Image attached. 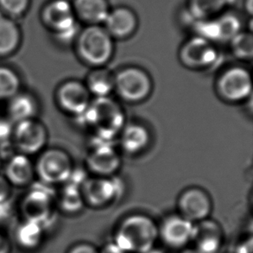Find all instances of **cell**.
Returning <instances> with one entry per match:
<instances>
[{
  "label": "cell",
  "mask_w": 253,
  "mask_h": 253,
  "mask_svg": "<svg viewBox=\"0 0 253 253\" xmlns=\"http://www.w3.org/2000/svg\"><path fill=\"white\" fill-rule=\"evenodd\" d=\"M105 23V29L112 38L124 39L130 37L137 28L136 14L127 7H118L109 11Z\"/></svg>",
  "instance_id": "obj_17"
},
{
  "label": "cell",
  "mask_w": 253,
  "mask_h": 253,
  "mask_svg": "<svg viewBox=\"0 0 253 253\" xmlns=\"http://www.w3.org/2000/svg\"><path fill=\"white\" fill-rule=\"evenodd\" d=\"M177 208L179 215L195 224L209 218L212 212V202L204 189L192 187L179 196Z\"/></svg>",
  "instance_id": "obj_11"
},
{
  "label": "cell",
  "mask_w": 253,
  "mask_h": 253,
  "mask_svg": "<svg viewBox=\"0 0 253 253\" xmlns=\"http://www.w3.org/2000/svg\"><path fill=\"white\" fill-rule=\"evenodd\" d=\"M194 223L179 214L166 217L158 226V239L165 247L173 250H181L191 242Z\"/></svg>",
  "instance_id": "obj_13"
},
{
  "label": "cell",
  "mask_w": 253,
  "mask_h": 253,
  "mask_svg": "<svg viewBox=\"0 0 253 253\" xmlns=\"http://www.w3.org/2000/svg\"><path fill=\"white\" fill-rule=\"evenodd\" d=\"M179 55L183 65L198 70L211 68L219 59V52L212 42L198 36L182 45Z\"/></svg>",
  "instance_id": "obj_9"
},
{
  "label": "cell",
  "mask_w": 253,
  "mask_h": 253,
  "mask_svg": "<svg viewBox=\"0 0 253 253\" xmlns=\"http://www.w3.org/2000/svg\"><path fill=\"white\" fill-rule=\"evenodd\" d=\"M11 195V184L5 176L0 175V204L9 202Z\"/></svg>",
  "instance_id": "obj_32"
},
{
  "label": "cell",
  "mask_w": 253,
  "mask_h": 253,
  "mask_svg": "<svg viewBox=\"0 0 253 253\" xmlns=\"http://www.w3.org/2000/svg\"><path fill=\"white\" fill-rule=\"evenodd\" d=\"M58 202L62 212L69 214L79 212L85 205L81 185L73 182L66 185L59 196Z\"/></svg>",
  "instance_id": "obj_25"
},
{
  "label": "cell",
  "mask_w": 253,
  "mask_h": 253,
  "mask_svg": "<svg viewBox=\"0 0 253 253\" xmlns=\"http://www.w3.org/2000/svg\"><path fill=\"white\" fill-rule=\"evenodd\" d=\"M36 174L48 184L65 183L74 171L72 159L66 151L48 149L42 151L35 165Z\"/></svg>",
  "instance_id": "obj_5"
},
{
  "label": "cell",
  "mask_w": 253,
  "mask_h": 253,
  "mask_svg": "<svg viewBox=\"0 0 253 253\" xmlns=\"http://www.w3.org/2000/svg\"><path fill=\"white\" fill-rule=\"evenodd\" d=\"M143 253H167L165 252L163 248H160V247H152L151 249L150 250L146 251V252H144Z\"/></svg>",
  "instance_id": "obj_37"
},
{
  "label": "cell",
  "mask_w": 253,
  "mask_h": 253,
  "mask_svg": "<svg viewBox=\"0 0 253 253\" xmlns=\"http://www.w3.org/2000/svg\"><path fill=\"white\" fill-rule=\"evenodd\" d=\"M152 87L151 76L140 68H126L115 76L114 90L127 102H141L147 99L151 95Z\"/></svg>",
  "instance_id": "obj_4"
},
{
  "label": "cell",
  "mask_w": 253,
  "mask_h": 253,
  "mask_svg": "<svg viewBox=\"0 0 253 253\" xmlns=\"http://www.w3.org/2000/svg\"><path fill=\"white\" fill-rule=\"evenodd\" d=\"M8 106L10 120L17 124L24 120L36 119L38 113L37 99L28 92H18L12 97Z\"/></svg>",
  "instance_id": "obj_22"
},
{
  "label": "cell",
  "mask_w": 253,
  "mask_h": 253,
  "mask_svg": "<svg viewBox=\"0 0 253 253\" xmlns=\"http://www.w3.org/2000/svg\"><path fill=\"white\" fill-rule=\"evenodd\" d=\"M158 226L145 214H131L120 223L113 242L126 253H143L156 247Z\"/></svg>",
  "instance_id": "obj_1"
},
{
  "label": "cell",
  "mask_w": 253,
  "mask_h": 253,
  "mask_svg": "<svg viewBox=\"0 0 253 253\" xmlns=\"http://www.w3.org/2000/svg\"><path fill=\"white\" fill-rule=\"evenodd\" d=\"M20 39L17 24L10 19L0 18V56H6L16 51Z\"/></svg>",
  "instance_id": "obj_24"
},
{
  "label": "cell",
  "mask_w": 253,
  "mask_h": 253,
  "mask_svg": "<svg viewBox=\"0 0 253 253\" xmlns=\"http://www.w3.org/2000/svg\"><path fill=\"white\" fill-rule=\"evenodd\" d=\"M11 253V243L7 235L0 231V253Z\"/></svg>",
  "instance_id": "obj_35"
},
{
  "label": "cell",
  "mask_w": 253,
  "mask_h": 253,
  "mask_svg": "<svg viewBox=\"0 0 253 253\" xmlns=\"http://www.w3.org/2000/svg\"><path fill=\"white\" fill-rule=\"evenodd\" d=\"M35 174V165L26 155L18 153L7 163L5 178L11 185L23 187L30 184Z\"/></svg>",
  "instance_id": "obj_18"
},
{
  "label": "cell",
  "mask_w": 253,
  "mask_h": 253,
  "mask_svg": "<svg viewBox=\"0 0 253 253\" xmlns=\"http://www.w3.org/2000/svg\"><path fill=\"white\" fill-rule=\"evenodd\" d=\"M227 0H190V12L198 20H205L218 13L226 5Z\"/></svg>",
  "instance_id": "obj_27"
},
{
  "label": "cell",
  "mask_w": 253,
  "mask_h": 253,
  "mask_svg": "<svg viewBox=\"0 0 253 253\" xmlns=\"http://www.w3.org/2000/svg\"><path fill=\"white\" fill-rule=\"evenodd\" d=\"M73 9L75 14L89 25L104 23L110 11L106 0H75Z\"/></svg>",
  "instance_id": "obj_20"
},
{
  "label": "cell",
  "mask_w": 253,
  "mask_h": 253,
  "mask_svg": "<svg viewBox=\"0 0 253 253\" xmlns=\"http://www.w3.org/2000/svg\"><path fill=\"white\" fill-rule=\"evenodd\" d=\"M85 204L100 209L115 202L120 195V185L116 179L95 176L86 179L81 186Z\"/></svg>",
  "instance_id": "obj_10"
},
{
  "label": "cell",
  "mask_w": 253,
  "mask_h": 253,
  "mask_svg": "<svg viewBox=\"0 0 253 253\" xmlns=\"http://www.w3.org/2000/svg\"><path fill=\"white\" fill-rule=\"evenodd\" d=\"M232 50L238 58L248 60L253 57V35L247 32H240L231 40Z\"/></svg>",
  "instance_id": "obj_29"
},
{
  "label": "cell",
  "mask_w": 253,
  "mask_h": 253,
  "mask_svg": "<svg viewBox=\"0 0 253 253\" xmlns=\"http://www.w3.org/2000/svg\"><path fill=\"white\" fill-rule=\"evenodd\" d=\"M13 129L9 121L0 120V144H6L12 138Z\"/></svg>",
  "instance_id": "obj_31"
},
{
  "label": "cell",
  "mask_w": 253,
  "mask_h": 253,
  "mask_svg": "<svg viewBox=\"0 0 253 253\" xmlns=\"http://www.w3.org/2000/svg\"><path fill=\"white\" fill-rule=\"evenodd\" d=\"M67 253H99V250L92 244L82 242L73 246Z\"/></svg>",
  "instance_id": "obj_33"
},
{
  "label": "cell",
  "mask_w": 253,
  "mask_h": 253,
  "mask_svg": "<svg viewBox=\"0 0 253 253\" xmlns=\"http://www.w3.org/2000/svg\"><path fill=\"white\" fill-rule=\"evenodd\" d=\"M76 49L83 62L95 68H101L113 57V38L105 28L89 25L78 36Z\"/></svg>",
  "instance_id": "obj_3"
},
{
  "label": "cell",
  "mask_w": 253,
  "mask_h": 253,
  "mask_svg": "<svg viewBox=\"0 0 253 253\" xmlns=\"http://www.w3.org/2000/svg\"><path fill=\"white\" fill-rule=\"evenodd\" d=\"M14 145L22 154L40 153L48 142V131L44 125L37 119L16 124L12 135Z\"/></svg>",
  "instance_id": "obj_7"
},
{
  "label": "cell",
  "mask_w": 253,
  "mask_h": 253,
  "mask_svg": "<svg viewBox=\"0 0 253 253\" xmlns=\"http://www.w3.org/2000/svg\"><path fill=\"white\" fill-rule=\"evenodd\" d=\"M99 253H126L124 252L121 248L118 247L114 242L108 243L102 247V249L99 250Z\"/></svg>",
  "instance_id": "obj_36"
},
{
  "label": "cell",
  "mask_w": 253,
  "mask_h": 253,
  "mask_svg": "<svg viewBox=\"0 0 253 253\" xmlns=\"http://www.w3.org/2000/svg\"><path fill=\"white\" fill-rule=\"evenodd\" d=\"M86 164L96 176L110 177L120 169V155L109 142L99 141L89 152Z\"/></svg>",
  "instance_id": "obj_15"
},
{
  "label": "cell",
  "mask_w": 253,
  "mask_h": 253,
  "mask_svg": "<svg viewBox=\"0 0 253 253\" xmlns=\"http://www.w3.org/2000/svg\"><path fill=\"white\" fill-rule=\"evenodd\" d=\"M43 17L46 24L62 41H69L77 32L76 14L67 0H54L45 8Z\"/></svg>",
  "instance_id": "obj_8"
},
{
  "label": "cell",
  "mask_w": 253,
  "mask_h": 253,
  "mask_svg": "<svg viewBox=\"0 0 253 253\" xmlns=\"http://www.w3.org/2000/svg\"><path fill=\"white\" fill-rule=\"evenodd\" d=\"M56 99L64 112L76 118H80L85 113L92 101L91 93L85 83L74 80L62 83L59 86Z\"/></svg>",
  "instance_id": "obj_12"
},
{
  "label": "cell",
  "mask_w": 253,
  "mask_h": 253,
  "mask_svg": "<svg viewBox=\"0 0 253 253\" xmlns=\"http://www.w3.org/2000/svg\"><path fill=\"white\" fill-rule=\"evenodd\" d=\"M202 253L201 252H199L198 250H196L195 247H192V248H189V247H185L183 249H181L180 251V253Z\"/></svg>",
  "instance_id": "obj_38"
},
{
  "label": "cell",
  "mask_w": 253,
  "mask_h": 253,
  "mask_svg": "<svg viewBox=\"0 0 253 253\" xmlns=\"http://www.w3.org/2000/svg\"><path fill=\"white\" fill-rule=\"evenodd\" d=\"M253 237L250 236L245 238L243 240H240L239 243L237 244L235 247V253H253Z\"/></svg>",
  "instance_id": "obj_34"
},
{
  "label": "cell",
  "mask_w": 253,
  "mask_h": 253,
  "mask_svg": "<svg viewBox=\"0 0 253 253\" xmlns=\"http://www.w3.org/2000/svg\"><path fill=\"white\" fill-rule=\"evenodd\" d=\"M99 137V141L109 142L125 126L123 110L109 97L95 98L85 113L80 117Z\"/></svg>",
  "instance_id": "obj_2"
},
{
  "label": "cell",
  "mask_w": 253,
  "mask_h": 253,
  "mask_svg": "<svg viewBox=\"0 0 253 253\" xmlns=\"http://www.w3.org/2000/svg\"><path fill=\"white\" fill-rule=\"evenodd\" d=\"M253 0H247L248 4H247V7L250 14H252V12H253Z\"/></svg>",
  "instance_id": "obj_39"
},
{
  "label": "cell",
  "mask_w": 253,
  "mask_h": 253,
  "mask_svg": "<svg viewBox=\"0 0 253 253\" xmlns=\"http://www.w3.org/2000/svg\"><path fill=\"white\" fill-rule=\"evenodd\" d=\"M223 241L224 232L219 222L208 218L194 224L191 242L199 252L218 253Z\"/></svg>",
  "instance_id": "obj_14"
},
{
  "label": "cell",
  "mask_w": 253,
  "mask_h": 253,
  "mask_svg": "<svg viewBox=\"0 0 253 253\" xmlns=\"http://www.w3.org/2000/svg\"><path fill=\"white\" fill-rule=\"evenodd\" d=\"M43 227L38 223L24 220L14 232V238L17 246L23 250L33 252L41 247L44 238Z\"/></svg>",
  "instance_id": "obj_21"
},
{
  "label": "cell",
  "mask_w": 253,
  "mask_h": 253,
  "mask_svg": "<svg viewBox=\"0 0 253 253\" xmlns=\"http://www.w3.org/2000/svg\"><path fill=\"white\" fill-rule=\"evenodd\" d=\"M150 141V131L141 124H129L121 130L120 144L128 154H139L149 146Z\"/></svg>",
  "instance_id": "obj_19"
},
{
  "label": "cell",
  "mask_w": 253,
  "mask_h": 253,
  "mask_svg": "<svg viewBox=\"0 0 253 253\" xmlns=\"http://www.w3.org/2000/svg\"><path fill=\"white\" fill-rule=\"evenodd\" d=\"M85 85L91 95L95 98L108 97L114 91L115 76L107 69L96 68L89 74Z\"/></svg>",
  "instance_id": "obj_23"
},
{
  "label": "cell",
  "mask_w": 253,
  "mask_h": 253,
  "mask_svg": "<svg viewBox=\"0 0 253 253\" xmlns=\"http://www.w3.org/2000/svg\"><path fill=\"white\" fill-rule=\"evenodd\" d=\"M3 10L11 15H20L27 9L29 0H0Z\"/></svg>",
  "instance_id": "obj_30"
},
{
  "label": "cell",
  "mask_w": 253,
  "mask_h": 253,
  "mask_svg": "<svg viewBox=\"0 0 253 253\" xmlns=\"http://www.w3.org/2000/svg\"><path fill=\"white\" fill-rule=\"evenodd\" d=\"M219 95L228 102H240L252 93V77L247 69L233 67L219 76L216 84Z\"/></svg>",
  "instance_id": "obj_6"
},
{
  "label": "cell",
  "mask_w": 253,
  "mask_h": 253,
  "mask_svg": "<svg viewBox=\"0 0 253 253\" xmlns=\"http://www.w3.org/2000/svg\"><path fill=\"white\" fill-rule=\"evenodd\" d=\"M0 167H1V161H0Z\"/></svg>",
  "instance_id": "obj_40"
},
{
  "label": "cell",
  "mask_w": 253,
  "mask_h": 253,
  "mask_svg": "<svg viewBox=\"0 0 253 253\" xmlns=\"http://www.w3.org/2000/svg\"><path fill=\"white\" fill-rule=\"evenodd\" d=\"M215 21L219 31V41H231L240 32V21L232 14L223 15Z\"/></svg>",
  "instance_id": "obj_28"
},
{
  "label": "cell",
  "mask_w": 253,
  "mask_h": 253,
  "mask_svg": "<svg viewBox=\"0 0 253 253\" xmlns=\"http://www.w3.org/2000/svg\"><path fill=\"white\" fill-rule=\"evenodd\" d=\"M21 211L24 220L38 223L44 229L45 224L48 223L53 216L54 201L51 195L47 192L32 191L24 199Z\"/></svg>",
  "instance_id": "obj_16"
},
{
  "label": "cell",
  "mask_w": 253,
  "mask_h": 253,
  "mask_svg": "<svg viewBox=\"0 0 253 253\" xmlns=\"http://www.w3.org/2000/svg\"><path fill=\"white\" fill-rule=\"evenodd\" d=\"M21 80L13 69L0 66V100L10 99L20 92Z\"/></svg>",
  "instance_id": "obj_26"
}]
</instances>
